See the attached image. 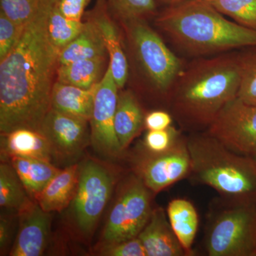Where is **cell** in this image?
Wrapping results in <instances>:
<instances>
[{
    "instance_id": "cell-37",
    "label": "cell",
    "mask_w": 256,
    "mask_h": 256,
    "mask_svg": "<svg viewBox=\"0 0 256 256\" xmlns=\"http://www.w3.org/2000/svg\"><path fill=\"white\" fill-rule=\"evenodd\" d=\"M254 158H255V159L256 160V154L255 156H254Z\"/></svg>"
},
{
    "instance_id": "cell-9",
    "label": "cell",
    "mask_w": 256,
    "mask_h": 256,
    "mask_svg": "<svg viewBox=\"0 0 256 256\" xmlns=\"http://www.w3.org/2000/svg\"><path fill=\"white\" fill-rule=\"evenodd\" d=\"M207 133L234 152L255 156L256 106L249 105L236 98L217 114Z\"/></svg>"
},
{
    "instance_id": "cell-25",
    "label": "cell",
    "mask_w": 256,
    "mask_h": 256,
    "mask_svg": "<svg viewBox=\"0 0 256 256\" xmlns=\"http://www.w3.org/2000/svg\"><path fill=\"white\" fill-rule=\"evenodd\" d=\"M84 24L82 20H73L62 14L56 2L48 16L47 25L48 37L52 44L60 52L80 34Z\"/></svg>"
},
{
    "instance_id": "cell-13",
    "label": "cell",
    "mask_w": 256,
    "mask_h": 256,
    "mask_svg": "<svg viewBox=\"0 0 256 256\" xmlns=\"http://www.w3.org/2000/svg\"><path fill=\"white\" fill-rule=\"evenodd\" d=\"M18 213L20 229L10 256H42L50 236L52 220L50 212L43 210L37 202H32Z\"/></svg>"
},
{
    "instance_id": "cell-20",
    "label": "cell",
    "mask_w": 256,
    "mask_h": 256,
    "mask_svg": "<svg viewBox=\"0 0 256 256\" xmlns=\"http://www.w3.org/2000/svg\"><path fill=\"white\" fill-rule=\"evenodd\" d=\"M84 23L80 34L60 50L58 65L106 57L107 50L97 24L92 18Z\"/></svg>"
},
{
    "instance_id": "cell-26",
    "label": "cell",
    "mask_w": 256,
    "mask_h": 256,
    "mask_svg": "<svg viewBox=\"0 0 256 256\" xmlns=\"http://www.w3.org/2000/svg\"><path fill=\"white\" fill-rule=\"evenodd\" d=\"M235 22L256 30V0H206Z\"/></svg>"
},
{
    "instance_id": "cell-18",
    "label": "cell",
    "mask_w": 256,
    "mask_h": 256,
    "mask_svg": "<svg viewBox=\"0 0 256 256\" xmlns=\"http://www.w3.org/2000/svg\"><path fill=\"white\" fill-rule=\"evenodd\" d=\"M78 164L62 170L37 196L36 202L46 212H60L73 201L78 186Z\"/></svg>"
},
{
    "instance_id": "cell-2",
    "label": "cell",
    "mask_w": 256,
    "mask_h": 256,
    "mask_svg": "<svg viewBox=\"0 0 256 256\" xmlns=\"http://www.w3.org/2000/svg\"><path fill=\"white\" fill-rule=\"evenodd\" d=\"M173 94L176 117L190 127H208L222 108L238 97L239 58L222 55L198 60L182 72Z\"/></svg>"
},
{
    "instance_id": "cell-5",
    "label": "cell",
    "mask_w": 256,
    "mask_h": 256,
    "mask_svg": "<svg viewBox=\"0 0 256 256\" xmlns=\"http://www.w3.org/2000/svg\"><path fill=\"white\" fill-rule=\"evenodd\" d=\"M216 213L206 230L210 256L256 255V212L248 202L230 201Z\"/></svg>"
},
{
    "instance_id": "cell-22",
    "label": "cell",
    "mask_w": 256,
    "mask_h": 256,
    "mask_svg": "<svg viewBox=\"0 0 256 256\" xmlns=\"http://www.w3.org/2000/svg\"><path fill=\"white\" fill-rule=\"evenodd\" d=\"M168 220L175 235L188 256L198 227V216L193 204L184 198L172 200L166 208Z\"/></svg>"
},
{
    "instance_id": "cell-14",
    "label": "cell",
    "mask_w": 256,
    "mask_h": 256,
    "mask_svg": "<svg viewBox=\"0 0 256 256\" xmlns=\"http://www.w3.org/2000/svg\"><path fill=\"white\" fill-rule=\"evenodd\" d=\"M138 237L148 256H188L175 235L162 208L152 210L148 223Z\"/></svg>"
},
{
    "instance_id": "cell-11",
    "label": "cell",
    "mask_w": 256,
    "mask_h": 256,
    "mask_svg": "<svg viewBox=\"0 0 256 256\" xmlns=\"http://www.w3.org/2000/svg\"><path fill=\"white\" fill-rule=\"evenodd\" d=\"M110 64L96 87L92 117L90 140L100 154L117 156L122 150L114 130V116L117 108L118 90Z\"/></svg>"
},
{
    "instance_id": "cell-10",
    "label": "cell",
    "mask_w": 256,
    "mask_h": 256,
    "mask_svg": "<svg viewBox=\"0 0 256 256\" xmlns=\"http://www.w3.org/2000/svg\"><path fill=\"white\" fill-rule=\"evenodd\" d=\"M136 168L138 178L154 193L178 182L191 172L186 139L181 136L171 148L163 152L153 153L144 149L136 161Z\"/></svg>"
},
{
    "instance_id": "cell-3",
    "label": "cell",
    "mask_w": 256,
    "mask_h": 256,
    "mask_svg": "<svg viewBox=\"0 0 256 256\" xmlns=\"http://www.w3.org/2000/svg\"><path fill=\"white\" fill-rule=\"evenodd\" d=\"M156 24L175 44L192 54L256 47V30L227 20L206 0L170 5Z\"/></svg>"
},
{
    "instance_id": "cell-30",
    "label": "cell",
    "mask_w": 256,
    "mask_h": 256,
    "mask_svg": "<svg viewBox=\"0 0 256 256\" xmlns=\"http://www.w3.org/2000/svg\"><path fill=\"white\" fill-rule=\"evenodd\" d=\"M25 26L14 22L0 11V60L18 44Z\"/></svg>"
},
{
    "instance_id": "cell-31",
    "label": "cell",
    "mask_w": 256,
    "mask_h": 256,
    "mask_svg": "<svg viewBox=\"0 0 256 256\" xmlns=\"http://www.w3.org/2000/svg\"><path fill=\"white\" fill-rule=\"evenodd\" d=\"M181 134L171 127L160 130H148L144 139V149L153 153L163 152L173 146Z\"/></svg>"
},
{
    "instance_id": "cell-28",
    "label": "cell",
    "mask_w": 256,
    "mask_h": 256,
    "mask_svg": "<svg viewBox=\"0 0 256 256\" xmlns=\"http://www.w3.org/2000/svg\"><path fill=\"white\" fill-rule=\"evenodd\" d=\"M238 58L240 82L238 98L246 104L256 106V48Z\"/></svg>"
},
{
    "instance_id": "cell-33",
    "label": "cell",
    "mask_w": 256,
    "mask_h": 256,
    "mask_svg": "<svg viewBox=\"0 0 256 256\" xmlns=\"http://www.w3.org/2000/svg\"><path fill=\"white\" fill-rule=\"evenodd\" d=\"M90 0H57L56 5L66 16L76 20H82L86 8Z\"/></svg>"
},
{
    "instance_id": "cell-19",
    "label": "cell",
    "mask_w": 256,
    "mask_h": 256,
    "mask_svg": "<svg viewBox=\"0 0 256 256\" xmlns=\"http://www.w3.org/2000/svg\"><path fill=\"white\" fill-rule=\"evenodd\" d=\"M142 108L136 96L129 90L118 94L114 116V130L124 150L144 127Z\"/></svg>"
},
{
    "instance_id": "cell-16",
    "label": "cell",
    "mask_w": 256,
    "mask_h": 256,
    "mask_svg": "<svg viewBox=\"0 0 256 256\" xmlns=\"http://www.w3.org/2000/svg\"><path fill=\"white\" fill-rule=\"evenodd\" d=\"M98 84L85 89L56 80L52 89L50 108L89 122Z\"/></svg>"
},
{
    "instance_id": "cell-29",
    "label": "cell",
    "mask_w": 256,
    "mask_h": 256,
    "mask_svg": "<svg viewBox=\"0 0 256 256\" xmlns=\"http://www.w3.org/2000/svg\"><path fill=\"white\" fill-rule=\"evenodd\" d=\"M45 0H0V11L20 25L32 20Z\"/></svg>"
},
{
    "instance_id": "cell-36",
    "label": "cell",
    "mask_w": 256,
    "mask_h": 256,
    "mask_svg": "<svg viewBox=\"0 0 256 256\" xmlns=\"http://www.w3.org/2000/svg\"><path fill=\"white\" fill-rule=\"evenodd\" d=\"M165 3H168L169 5L178 4V2L184 1V0H162Z\"/></svg>"
},
{
    "instance_id": "cell-12",
    "label": "cell",
    "mask_w": 256,
    "mask_h": 256,
    "mask_svg": "<svg viewBox=\"0 0 256 256\" xmlns=\"http://www.w3.org/2000/svg\"><path fill=\"white\" fill-rule=\"evenodd\" d=\"M88 122L50 108L40 132L48 140L54 156L70 159L78 156L88 143Z\"/></svg>"
},
{
    "instance_id": "cell-15",
    "label": "cell",
    "mask_w": 256,
    "mask_h": 256,
    "mask_svg": "<svg viewBox=\"0 0 256 256\" xmlns=\"http://www.w3.org/2000/svg\"><path fill=\"white\" fill-rule=\"evenodd\" d=\"M90 18L100 30L114 82L118 88L122 89L127 82L128 64L121 45L118 30L108 13L107 0H98L95 8L90 12Z\"/></svg>"
},
{
    "instance_id": "cell-24",
    "label": "cell",
    "mask_w": 256,
    "mask_h": 256,
    "mask_svg": "<svg viewBox=\"0 0 256 256\" xmlns=\"http://www.w3.org/2000/svg\"><path fill=\"white\" fill-rule=\"evenodd\" d=\"M11 163L0 164V206L18 212L32 203Z\"/></svg>"
},
{
    "instance_id": "cell-8",
    "label": "cell",
    "mask_w": 256,
    "mask_h": 256,
    "mask_svg": "<svg viewBox=\"0 0 256 256\" xmlns=\"http://www.w3.org/2000/svg\"><path fill=\"white\" fill-rule=\"evenodd\" d=\"M114 178L110 170L94 160L80 166L76 192L73 200V216L82 234L92 233L114 190Z\"/></svg>"
},
{
    "instance_id": "cell-23",
    "label": "cell",
    "mask_w": 256,
    "mask_h": 256,
    "mask_svg": "<svg viewBox=\"0 0 256 256\" xmlns=\"http://www.w3.org/2000/svg\"><path fill=\"white\" fill-rule=\"evenodd\" d=\"M106 57L77 60L58 66L57 82L82 88H90L102 78Z\"/></svg>"
},
{
    "instance_id": "cell-1",
    "label": "cell",
    "mask_w": 256,
    "mask_h": 256,
    "mask_svg": "<svg viewBox=\"0 0 256 256\" xmlns=\"http://www.w3.org/2000/svg\"><path fill=\"white\" fill-rule=\"evenodd\" d=\"M56 0H45L25 26L18 44L0 60V131H40L50 109L60 50L48 34Z\"/></svg>"
},
{
    "instance_id": "cell-35",
    "label": "cell",
    "mask_w": 256,
    "mask_h": 256,
    "mask_svg": "<svg viewBox=\"0 0 256 256\" xmlns=\"http://www.w3.org/2000/svg\"><path fill=\"white\" fill-rule=\"evenodd\" d=\"M11 238V229L9 222L1 217L0 220V248L1 250L6 248Z\"/></svg>"
},
{
    "instance_id": "cell-4",
    "label": "cell",
    "mask_w": 256,
    "mask_h": 256,
    "mask_svg": "<svg viewBox=\"0 0 256 256\" xmlns=\"http://www.w3.org/2000/svg\"><path fill=\"white\" fill-rule=\"evenodd\" d=\"M194 180L226 200L248 202L256 195V160L230 150L208 133L186 139Z\"/></svg>"
},
{
    "instance_id": "cell-21",
    "label": "cell",
    "mask_w": 256,
    "mask_h": 256,
    "mask_svg": "<svg viewBox=\"0 0 256 256\" xmlns=\"http://www.w3.org/2000/svg\"><path fill=\"white\" fill-rule=\"evenodd\" d=\"M10 159L26 192L35 200L62 171L46 160L22 156H12Z\"/></svg>"
},
{
    "instance_id": "cell-7",
    "label": "cell",
    "mask_w": 256,
    "mask_h": 256,
    "mask_svg": "<svg viewBox=\"0 0 256 256\" xmlns=\"http://www.w3.org/2000/svg\"><path fill=\"white\" fill-rule=\"evenodd\" d=\"M150 191L138 176L128 180L108 218L102 234L104 244L138 236L152 210Z\"/></svg>"
},
{
    "instance_id": "cell-6",
    "label": "cell",
    "mask_w": 256,
    "mask_h": 256,
    "mask_svg": "<svg viewBox=\"0 0 256 256\" xmlns=\"http://www.w3.org/2000/svg\"><path fill=\"white\" fill-rule=\"evenodd\" d=\"M138 62L152 84L166 92L182 72L181 60L144 20L124 23Z\"/></svg>"
},
{
    "instance_id": "cell-17",
    "label": "cell",
    "mask_w": 256,
    "mask_h": 256,
    "mask_svg": "<svg viewBox=\"0 0 256 256\" xmlns=\"http://www.w3.org/2000/svg\"><path fill=\"white\" fill-rule=\"evenodd\" d=\"M2 152L10 156L36 158L50 162L53 158L52 146L40 131L18 129L2 134Z\"/></svg>"
},
{
    "instance_id": "cell-27",
    "label": "cell",
    "mask_w": 256,
    "mask_h": 256,
    "mask_svg": "<svg viewBox=\"0 0 256 256\" xmlns=\"http://www.w3.org/2000/svg\"><path fill=\"white\" fill-rule=\"evenodd\" d=\"M107 2L108 10L124 24L144 20L156 10L154 0H107Z\"/></svg>"
},
{
    "instance_id": "cell-32",
    "label": "cell",
    "mask_w": 256,
    "mask_h": 256,
    "mask_svg": "<svg viewBox=\"0 0 256 256\" xmlns=\"http://www.w3.org/2000/svg\"><path fill=\"white\" fill-rule=\"evenodd\" d=\"M101 255L108 256H148L138 237L122 242L104 244Z\"/></svg>"
},
{
    "instance_id": "cell-34",
    "label": "cell",
    "mask_w": 256,
    "mask_h": 256,
    "mask_svg": "<svg viewBox=\"0 0 256 256\" xmlns=\"http://www.w3.org/2000/svg\"><path fill=\"white\" fill-rule=\"evenodd\" d=\"M172 118L164 111H152L144 118V127L148 130H160L171 127Z\"/></svg>"
}]
</instances>
